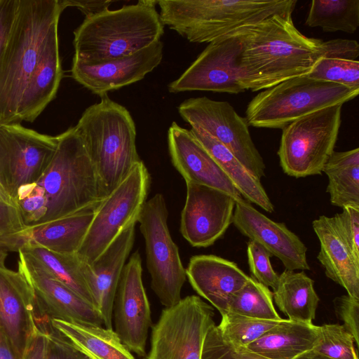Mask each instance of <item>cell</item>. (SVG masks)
<instances>
[{"label": "cell", "mask_w": 359, "mask_h": 359, "mask_svg": "<svg viewBox=\"0 0 359 359\" xmlns=\"http://www.w3.org/2000/svg\"><path fill=\"white\" fill-rule=\"evenodd\" d=\"M247 255L252 277L273 290L277 286L279 275L272 267L270 261L271 255L262 245L252 240L248 243Z\"/></svg>", "instance_id": "obj_39"}, {"label": "cell", "mask_w": 359, "mask_h": 359, "mask_svg": "<svg viewBox=\"0 0 359 359\" xmlns=\"http://www.w3.org/2000/svg\"><path fill=\"white\" fill-rule=\"evenodd\" d=\"M63 11L58 0H18L0 59V125L17 123L26 85Z\"/></svg>", "instance_id": "obj_3"}, {"label": "cell", "mask_w": 359, "mask_h": 359, "mask_svg": "<svg viewBox=\"0 0 359 359\" xmlns=\"http://www.w3.org/2000/svg\"><path fill=\"white\" fill-rule=\"evenodd\" d=\"M328 177L330 203L344 208H359V149L333 151L323 167Z\"/></svg>", "instance_id": "obj_31"}, {"label": "cell", "mask_w": 359, "mask_h": 359, "mask_svg": "<svg viewBox=\"0 0 359 359\" xmlns=\"http://www.w3.org/2000/svg\"><path fill=\"white\" fill-rule=\"evenodd\" d=\"M18 271L33 288L39 313V327L53 319L81 325L103 326L96 309L69 287L55 279L29 254L20 250Z\"/></svg>", "instance_id": "obj_14"}, {"label": "cell", "mask_w": 359, "mask_h": 359, "mask_svg": "<svg viewBox=\"0 0 359 359\" xmlns=\"http://www.w3.org/2000/svg\"><path fill=\"white\" fill-rule=\"evenodd\" d=\"M191 127H198L225 146L256 178L265 176V163L251 137L249 126L226 101L191 97L177 107Z\"/></svg>", "instance_id": "obj_13"}, {"label": "cell", "mask_w": 359, "mask_h": 359, "mask_svg": "<svg viewBox=\"0 0 359 359\" xmlns=\"http://www.w3.org/2000/svg\"><path fill=\"white\" fill-rule=\"evenodd\" d=\"M20 250L29 254L55 279L93 305L83 274V262L76 253H58L40 247L25 248Z\"/></svg>", "instance_id": "obj_32"}, {"label": "cell", "mask_w": 359, "mask_h": 359, "mask_svg": "<svg viewBox=\"0 0 359 359\" xmlns=\"http://www.w3.org/2000/svg\"><path fill=\"white\" fill-rule=\"evenodd\" d=\"M168 145L172 163L186 182L219 189L231 196L236 201L243 198L190 130L172 122L168 130Z\"/></svg>", "instance_id": "obj_21"}, {"label": "cell", "mask_w": 359, "mask_h": 359, "mask_svg": "<svg viewBox=\"0 0 359 359\" xmlns=\"http://www.w3.org/2000/svg\"><path fill=\"white\" fill-rule=\"evenodd\" d=\"M323 57L358 60L359 44L352 39H335L322 43Z\"/></svg>", "instance_id": "obj_44"}, {"label": "cell", "mask_w": 359, "mask_h": 359, "mask_svg": "<svg viewBox=\"0 0 359 359\" xmlns=\"http://www.w3.org/2000/svg\"><path fill=\"white\" fill-rule=\"evenodd\" d=\"M46 333L39 330L29 344L23 359H46Z\"/></svg>", "instance_id": "obj_47"}, {"label": "cell", "mask_w": 359, "mask_h": 359, "mask_svg": "<svg viewBox=\"0 0 359 359\" xmlns=\"http://www.w3.org/2000/svg\"><path fill=\"white\" fill-rule=\"evenodd\" d=\"M45 332L47 337L46 359H90L51 325Z\"/></svg>", "instance_id": "obj_40"}, {"label": "cell", "mask_w": 359, "mask_h": 359, "mask_svg": "<svg viewBox=\"0 0 359 359\" xmlns=\"http://www.w3.org/2000/svg\"><path fill=\"white\" fill-rule=\"evenodd\" d=\"M305 23L327 32L353 34L359 27V0H313Z\"/></svg>", "instance_id": "obj_33"}, {"label": "cell", "mask_w": 359, "mask_h": 359, "mask_svg": "<svg viewBox=\"0 0 359 359\" xmlns=\"http://www.w3.org/2000/svg\"><path fill=\"white\" fill-rule=\"evenodd\" d=\"M228 312L263 320H280L269 287L250 276L248 281L230 298Z\"/></svg>", "instance_id": "obj_34"}, {"label": "cell", "mask_w": 359, "mask_h": 359, "mask_svg": "<svg viewBox=\"0 0 359 359\" xmlns=\"http://www.w3.org/2000/svg\"><path fill=\"white\" fill-rule=\"evenodd\" d=\"M190 131L215 160L245 200L257 205L266 212L274 211V206L260 180L254 177L225 146L201 128L192 126Z\"/></svg>", "instance_id": "obj_28"}, {"label": "cell", "mask_w": 359, "mask_h": 359, "mask_svg": "<svg viewBox=\"0 0 359 359\" xmlns=\"http://www.w3.org/2000/svg\"><path fill=\"white\" fill-rule=\"evenodd\" d=\"M50 136L20 123L0 125V189L15 202L19 189L36 183L49 165L57 145Z\"/></svg>", "instance_id": "obj_12"}, {"label": "cell", "mask_w": 359, "mask_h": 359, "mask_svg": "<svg viewBox=\"0 0 359 359\" xmlns=\"http://www.w3.org/2000/svg\"><path fill=\"white\" fill-rule=\"evenodd\" d=\"M320 340V326L283 319L246 348L269 359H294L313 350Z\"/></svg>", "instance_id": "obj_27"}, {"label": "cell", "mask_w": 359, "mask_h": 359, "mask_svg": "<svg viewBox=\"0 0 359 359\" xmlns=\"http://www.w3.org/2000/svg\"><path fill=\"white\" fill-rule=\"evenodd\" d=\"M6 257L7 251L0 248V266H4Z\"/></svg>", "instance_id": "obj_50"}, {"label": "cell", "mask_w": 359, "mask_h": 359, "mask_svg": "<svg viewBox=\"0 0 359 359\" xmlns=\"http://www.w3.org/2000/svg\"><path fill=\"white\" fill-rule=\"evenodd\" d=\"M334 217L341 229L353 254L359 259V208L346 206Z\"/></svg>", "instance_id": "obj_43"}, {"label": "cell", "mask_w": 359, "mask_h": 359, "mask_svg": "<svg viewBox=\"0 0 359 359\" xmlns=\"http://www.w3.org/2000/svg\"><path fill=\"white\" fill-rule=\"evenodd\" d=\"M160 40L131 55L107 61L88 63L73 59L72 78L100 97L144 78L163 58Z\"/></svg>", "instance_id": "obj_18"}, {"label": "cell", "mask_w": 359, "mask_h": 359, "mask_svg": "<svg viewBox=\"0 0 359 359\" xmlns=\"http://www.w3.org/2000/svg\"><path fill=\"white\" fill-rule=\"evenodd\" d=\"M294 359H332V358L325 356V355L315 351L313 349L311 351H309L308 352H306V353L299 355L298 357H297Z\"/></svg>", "instance_id": "obj_49"}, {"label": "cell", "mask_w": 359, "mask_h": 359, "mask_svg": "<svg viewBox=\"0 0 359 359\" xmlns=\"http://www.w3.org/2000/svg\"><path fill=\"white\" fill-rule=\"evenodd\" d=\"M135 226L133 224L124 229L93 262H83L93 306L107 329L113 330L114 300L121 274L134 244Z\"/></svg>", "instance_id": "obj_22"}, {"label": "cell", "mask_w": 359, "mask_h": 359, "mask_svg": "<svg viewBox=\"0 0 359 359\" xmlns=\"http://www.w3.org/2000/svg\"><path fill=\"white\" fill-rule=\"evenodd\" d=\"M241 42L226 34L208 43L193 63L170 83L172 93L186 91H212L238 94L245 90L239 84L238 57Z\"/></svg>", "instance_id": "obj_15"}, {"label": "cell", "mask_w": 359, "mask_h": 359, "mask_svg": "<svg viewBox=\"0 0 359 359\" xmlns=\"http://www.w3.org/2000/svg\"><path fill=\"white\" fill-rule=\"evenodd\" d=\"M186 185L181 233L194 247L210 246L232 223L236 199L222 191L205 185L192 182H186Z\"/></svg>", "instance_id": "obj_17"}, {"label": "cell", "mask_w": 359, "mask_h": 359, "mask_svg": "<svg viewBox=\"0 0 359 359\" xmlns=\"http://www.w3.org/2000/svg\"><path fill=\"white\" fill-rule=\"evenodd\" d=\"M97 207L0 236V248L18 252L25 248L40 247L58 253H76L92 222Z\"/></svg>", "instance_id": "obj_23"}, {"label": "cell", "mask_w": 359, "mask_h": 359, "mask_svg": "<svg viewBox=\"0 0 359 359\" xmlns=\"http://www.w3.org/2000/svg\"><path fill=\"white\" fill-rule=\"evenodd\" d=\"M113 323L123 344L130 351L145 356L151 319L138 251L132 254L121 274L112 308Z\"/></svg>", "instance_id": "obj_16"}, {"label": "cell", "mask_w": 359, "mask_h": 359, "mask_svg": "<svg viewBox=\"0 0 359 359\" xmlns=\"http://www.w3.org/2000/svg\"><path fill=\"white\" fill-rule=\"evenodd\" d=\"M59 4L65 10L67 7H76L79 9L86 17L93 15L109 9L112 1L98 0H58Z\"/></svg>", "instance_id": "obj_46"}, {"label": "cell", "mask_w": 359, "mask_h": 359, "mask_svg": "<svg viewBox=\"0 0 359 359\" xmlns=\"http://www.w3.org/2000/svg\"><path fill=\"white\" fill-rule=\"evenodd\" d=\"M292 14L276 13L229 33L241 42L238 82L245 91L265 90L306 76L323 57V41L300 32Z\"/></svg>", "instance_id": "obj_2"}, {"label": "cell", "mask_w": 359, "mask_h": 359, "mask_svg": "<svg viewBox=\"0 0 359 359\" xmlns=\"http://www.w3.org/2000/svg\"><path fill=\"white\" fill-rule=\"evenodd\" d=\"M150 175L141 161L126 178L98 204L76 255L91 263L130 225L136 224L146 202Z\"/></svg>", "instance_id": "obj_9"}, {"label": "cell", "mask_w": 359, "mask_h": 359, "mask_svg": "<svg viewBox=\"0 0 359 359\" xmlns=\"http://www.w3.org/2000/svg\"><path fill=\"white\" fill-rule=\"evenodd\" d=\"M74 127L95 169L104 199L141 161L135 122L128 109L107 94L83 112Z\"/></svg>", "instance_id": "obj_5"}, {"label": "cell", "mask_w": 359, "mask_h": 359, "mask_svg": "<svg viewBox=\"0 0 359 359\" xmlns=\"http://www.w3.org/2000/svg\"><path fill=\"white\" fill-rule=\"evenodd\" d=\"M232 223L244 236L278 258L285 269L309 270L307 248L285 226L267 217L244 198L236 201Z\"/></svg>", "instance_id": "obj_20"}, {"label": "cell", "mask_w": 359, "mask_h": 359, "mask_svg": "<svg viewBox=\"0 0 359 359\" xmlns=\"http://www.w3.org/2000/svg\"><path fill=\"white\" fill-rule=\"evenodd\" d=\"M140 0L86 17L74 32L73 59L95 63L127 56L161 40L164 34L156 5Z\"/></svg>", "instance_id": "obj_4"}, {"label": "cell", "mask_w": 359, "mask_h": 359, "mask_svg": "<svg viewBox=\"0 0 359 359\" xmlns=\"http://www.w3.org/2000/svg\"><path fill=\"white\" fill-rule=\"evenodd\" d=\"M186 275L194 290L221 316L228 312L231 297L250 278L235 262L213 255L191 257Z\"/></svg>", "instance_id": "obj_24"}, {"label": "cell", "mask_w": 359, "mask_h": 359, "mask_svg": "<svg viewBox=\"0 0 359 359\" xmlns=\"http://www.w3.org/2000/svg\"><path fill=\"white\" fill-rule=\"evenodd\" d=\"M62 74L57 27L50 35L26 85L18 108L17 123L22 121L32 122L36 118L55 97Z\"/></svg>", "instance_id": "obj_26"}, {"label": "cell", "mask_w": 359, "mask_h": 359, "mask_svg": "<svg viewBox=\"0 0 359 359\" xmlns=\"http://www.w3.org/2000/svg\"><path fill=\"white\" fill-rule=\"evenodd\" d=\"M273 297L288 320L311 323L315 319L320 298L314 289V281L304 271L285 269L279 275Z\"/></svg>", "instance_id": "obj_29"}, {"label": "cell", "mask_w": 359, "mask_h": 359, "mask_svg": "<svg viewBox=\"0 0 359 359\" xmlns=\"http://www.w3.org/2000/svg\"><path fill=\"white\" fill-rule=\"evenodd\" d=\"M0 359H19L1 326Z\"/></svg>", "instance_id": "obj_48"}, {"label": "cell", "mask_w": 359, "mask_h": 359, "mask_svg": "<svg viewBox=\"0 0 359 359\" xmlns=\"http://www.w3.org/2000/svg\"><path fill=\"white\" fill-rule=\"evenodd\" d=\"M313 350L332 359H358L353 336L339 324H324Z\"/></svg>", "instance_id": "obj_37"}, {"label": "cell", "mask_w": 359, "mask_h": 359, "mask_svg": "<svg viewBox=\"0 0 359 359\" xmlns=\"http://www.w3.org/2000/svg\"><path fill=\"white\" fill-rule=\"evenodd\" d=\"M359 89L302 76L263 90L249 102L248 126L280 128L329 106L344 104L358 96Z\"/></svg>", "instance_id": "obj_7"}, {"label": "cell", "mask_w": 359, "mask_h": 359, "mask_svg": "<svg viewBox=\"0 0 359 359\" xmlns=\"http://www.w3.org/2000/svg\"><path fill=\"white\" fill-rule=\"evenodd\" d=\"M337 316L344 322L343 326L359 344V299L348 294L337 297L333 300Z\"/></svg>", "instance_id": "obj_41"}, {"label": "cell", "mask_w": 359, "mask_h": 359, "mask_svg": "<svg viewBox=\"0 0 359 359\" xmlns=\"http://www.w3.org/2000/svg\"><path fill=\"white\" fill-rule=\"evenodd\" d=\"M35 295L19 271L0 266V326L19 359L39 329Z\"/></svg>", "instance_id": "obj_19"}, {"label": "cell", "mask_w": 359, "mask_h": 359, "mask_svg": "<svg viewBox=\"0 0 359 359\" xmlns=\"http://www.w3.org/2000/svg\"><path fill=\"white\" fill-rule=\"evenodd\" d=\"M214 309L196 295L165 308L152 327L151 349L144 359H201Z\"/></svg>", "instance_id": "obj_11"}, {"label": "cell", "mask_w": 359, "mask_h": 359, "mask_svg": "<svg viewBox=\"0 0 359 359\" xmlns=\"http://www.w3.org/2000/svg\"><path fill=\"white\" fill-rule=\"evenodd\" d=\"M201 359H269L248 350L246 347L233 346L221 338L216 325L208 332L202 350Z\"/></svg>", "instance_id": "obj_38"}, {"label": "cell", "mask_w": 359, "mask_h": 359, "mask_svg": "<svg viewBox=\"0 0 359 359\" xmlns=\"http://www.w3.org/2000/svg\"><path fill=\"white\" fill-rule=\"evenodd\" d=\"M18 0H0V59L15 20Z\"/></svg>", "instance_id": "obj_45"}, {"label": "cell", "mask_w": 359, "mask_h": 359, "mask_svg": "<svg viewBox=\"0 0 359 359\" xmlns=\"http://www.w3.org/2000/svg\"><path fill=\"white\" fill-rule=\"evenodd\" d=\"M57 138L43 175L20 187L15 198L26 229L95 208L102 200L95 169L75 127Z\"/></svg>", "instance_id": "obj_1"}, {"label": "cell", "mask_w": 359, "mask_h": 359, "mask_svg": "<svg viewBox=\"0 0 359 359\" xmlns=\"http://www.w3.org/2000/svg\"><path fill=\"white\" fill-rule=\"evenodd\" d=\"M168 217L165 198L156 194L145 202L137 221L144 238L151 287L165 308L182 299L181 290L187 278L178 248L168 229Z\"/></svg>", "instance_id": "obj_10"}, {"label": "cell", "mask_w": 359, "mask_h": 359, "mask_svg": "<svg viewBox=\"0 0 359 359\" xmlns=\"http://www.w3.org/2000/svg\"><path fill=\"white\" fill-rule=\"evenodd\" d=\"M307 77L359 89V62L339 58L320 57Z\"/></svg>", "instance_id": "obj_36"}, {"label": "cell", "mask_w": 359, "mask_h": 359, "mask_svg": "<svg viewBox=\"0 0 359 359\" xmlns=\"http://www.w3.org/2000/svg\"><path fill=\"white\" fill-rule=\"evenodd\" d=\"M297 0H159L160 18L191 43H210L273 14L293 12Z\"/></svg>", "instance_id": "obj_6"}, {"label": "cell", "mask_w": 359, "mask_h": 359, "mask_svg": "<svg viewBox=\"0 0 359 359\" xmlns=\"http://www.w3.org/2000/svg\"><path fill=\"white\" fill-rule=\"evenodd\" d=\"M25 229L15 203L0 189V236Z\"/></svg>", "instance_id": "obj_42"}, {"label": "cell", "mask_w": 359, "mask_h": 359, "mask_svg": "<svg viewBox=\"0 0 359 359\" xmlns=\"http://www.w3.org/2000/svg\"><path fill=\"white\" fill-rule=\"evenodd\" d=\"M280 320H263L227 312L216 325L222 340L233 346L246 347L266 332L278 325Z\"/></svg>", "instance_id": "obj_35"}, {"label": "cell", "mask_w": 359, "mask_h": 359, "mask_svg": "<svg viewBox=\"0 0 359 359\" xmlns=\"http://www.w3.org/2000/svg\"><path fill=\"white\" fill-rule=\"evenodd\" d=\"M342 105L324 107L282 129L277 154L285 174L295 178L321 175L337 140Z\"/></svg>", "instance_id": "obj_8"}, {"label": "cell", "mask_w": 359, "mask_h": 359, "mask_svg": "<svg viewBox=\"0 0 359 359\" xmlns=\"http://www.w3.org/2000/svg\"><path fill=\"white\" fill-rule=\"evenodd\" d=\"M50 323L90 359H135L114 330L58 319Z\"/></svg>", "instance_id": "obj_30"}, {"label": "cell", "mask_w": 359, "mask_h": 359, "mask_svg": "<svg viewBox=\"0 0 359 359\" xmlns=\"http://www.w3.org/2000/svg\"><path fill=\"white\" fill-rule=\"evenodd\" d=\"M319 243L317 258L326 276L359 299V259L353 254L334 216L321 215L312 222Z\"/></svg>", "instance_id": "obj_25"}]
</instances>
